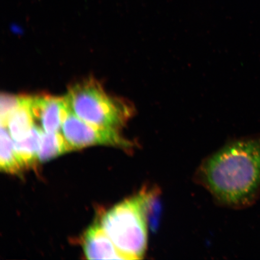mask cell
<instances>
[{
  "instance_id": "6da1fadb",
  "label": "cell",
  "mask_w": 260,
  "mask_h": 260,
  "mask_svg": "<svg viewBox=\"0 0 260 260\" xmlns=\"http://www.w3.org/2000/svg\"><path fill=\"white\" fill-rule=\"evenodd\" d=\"M201 184L218 202L242 208L260 191V137L237 140L209 156L198 172Z\"/></svg>"
},
{
  "instance_id": "7a4b0ae2",
  "label": "cell",
  "mask_w": 260,
  "mask_h": 260,
  "mask_svg": "<svg viewBox=\"0 0 260 260\" xmlns=\"http://www.w3.org/2000/svg\"><path fill=\"white\" fill-rule=\"evenodd\" d=\"M64 99L74 115L101 128L118 130L135 112L129 102L109 95L99 81L91 77L73 84Z\"/></svg>"
},
{
  "instance_id": "3957f363",
  "label": "cell",
  "mask_w": 260,
  "mask_h": 260,
  "mask_svg": "<svg viewBox=\"0 0 260 260\" xmlns=\"http://www.w3.org/2000/svg\"><path fill=\"white\" fill-rule=\"evenodd\" d=\"M101 225L124 259L142 258L148 242L145 190L107 211Z\"/></svg>"
},
{
  "instance_id": "277c9868",
  "label": "cell",
  "mask_w": 260,
  "mask_h": 260,
  "mask_svg": "<svg viewBox=\"0 0 260 260\" xmlns=\"http://www.w3.org/2000/svg\"><path fill=\"white\" fill-rule=\"evenodd\" d=\"M63 135L74 149L105 145L128 147L129 142L122 138L118 130L101 128L83 121L69 109L61 126Z\"/></svg>"
},
{
  "instance_id": "5b68a950",
  "label": "cell",
  "mask_w": 260,
  "mask_h": 260,
  "mask_svg": "<svg viewBox=\"0 0 260 260\" xmlns=\"http://www.w3.org/2000/svg\"><path fill=\"white\" fill-rule=\"evenodd\" d=\"M28 107L35 122H39L44 132L50 133L60 132L69 111L64 97L45 94L29 96Z\"/></svg>"
},
{
  "instance_id": "8992f818",
  "label": "cell",
  "mask_w": 260,
  "mask_h": 260,
  "mask_svg": "<svg viewBox=\"0 0 260 260\" xmlns=\"http://www.w3.org/2000/svg\"><path fill=\"white\" fill-rule=\"evenodd\" d=\"M83 247L88 259H124L99 223L87 230Z\"/></svg>"
},
{
  "instance_id": "52a82bcc",
  "label": "cell",
  "mask_w": 260,
  "mask_h": 260,
  "mask_svg": "<svg viewBox=\"0 0 260 260\" xmlns=\"http://www.w3.org/2000/svg\"><path fill=\"white\" fill-rule=\"evenodd\" d=\"M42 129L35 125L29 134L19 141H14L16 155L23 168L34 167L38 160Z\"/></svg>"
},
{
  "instance_id": "ba28073f",
  "label": "cell",
  "mask_w": 260,
  "mask_h": 260,
  "mask_svg": "<svg viewBox=\"0 0 260 260\" xmlns=\"http://www.w3.org/2000/svg\"><path fill=\"white\" fill-rule=\"evenodd\" d=\"M29 96L25 102L9 116L6 126L14 141H19L27 136L35 125V121L28 107Z\"/></svg>"
},
{
  "instance_id": "9c48e42d",
  "label": "cell",
  "mask_w": 260,
  "mask_h": 260,
  "mask_svg": "<svg viewBox=\"0 0 260 260\" xmlns=\"http://www.w3.org/2000/svg\"><path fill=\"white\" fill-rule=\"evenodd\" d=\"M73 149L59 132L50 133L42 130L38 160L41 162L47 161Z\"/></svg>"
},
{
  "instance_id": "30bf717a",
  "label": "cell",
  "mask_w": 260,
  "mask_h": 260,
  "mask_svg": "<svg viewBox=\"0 0 260 260\" xmlns=\"http://www.w3.org/2000/svg\"><path fill=\"white\" fill-rule=\"evenodd\" d=\"M1 152L0 168L6 173L16 174L24 169L16 155L14 141L10 135L7 126L1 125Z\"/></svg>"
},
{
  "instance_id": "8fae6325",
  "label": "cell",
  "mask_w": 260,
  "mask_h": 260,
  "mask_svg": "<svg viewBox=\"0 0 260 260\" xmlns=\"http://www.w3.org/2000/svg\"><path fill=\"white\" fill-rule=\"evenodd\" d=\"M25 96H16L2 93L0 100L1 125L6 126L10 115L25 102Z\"/></svg>"
}]
</instances>
